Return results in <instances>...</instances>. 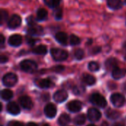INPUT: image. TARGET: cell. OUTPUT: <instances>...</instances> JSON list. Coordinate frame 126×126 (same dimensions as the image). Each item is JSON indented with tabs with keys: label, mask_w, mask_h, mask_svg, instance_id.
<instances>
[{
	"label": "cell",
	"mask_w": 126,
	"mask_h": 126,
	"mask_svg": "<svg viewBox=\"0 0 126 126\" xmlns=\"http://www.w3.org/2000/svg\"><path fill=\"white\" fill-rule=\"evenodd\" d=\"M22 19L20 15L13 13L8 19L7 22V26L10 30H15L18 27H19L21 25Z\"/></svg>",
	"instance_id": "obj_1"
},
{
	"label": "cell",
	"mask_w": 126,
	"mask_h": 126,
	"mask_svg": "<svg viewBox=\"0 0 126 126\" xmlns=\"http://www.w3.org/2000/svg\"><path fill=\"white\" fill-rule=\"evenodd\" d=\"M20 67L22 71L27 73H33L37 69V64L30 59H25L20 63Z\"/></svg>",
	"instance_id": "obj_2"
},
{
	"label": "cell",
	"mask_w": 126,
	"mask_h": 126,
	"mask_svg": "<svg viewBox=\"0 0 126 126\" xmlns=\"http://www.w3.org/2000/svg\"><path fill=\"white\" fill-rule=\"evenodd\" d=\"M51 55L55 61H63L67 59L68 53L60 48H52L50 50Z\"/></svg>",
	"instance_id": "obj_3"
},
{
	"label": "cell",
	"mask_w": 126,
	"mask_h": 126,
	"mask_svg": "<svg viewBox=\"0 0 126 126\" xmlns=\"http://www.w3.org/2000/svg\"><path fill=\"white\" fill-rule=\"evenodd\" d=\"M90 101L92 104L100 107V108H105L107 105V102L106 99L100 94L95 93L93 94L90 97Z\"/></svg>",
	"instance_id": "obj_4"
},
{
	"label": "cell",
	"mask_w": 126,
	"mask_h": 126,
	"mask_svg": "<svg viewBox=\"0 0 126 126\" xmlns=\"http://www.w3.org/2000/svg\"><path fill=\"white\" fill-rule=\"evenodd\" d=\"M27 33L30 36H41V35H44V30L42 26L36 23V24L27 26Z\"/></svg>",
	"instance_id": "obj_5"
},
{
	"label": "cell",
	"mask_w": 126,
	"mask_h": 126,
	"mask_svg": "<svg viewBox=\"0 0 126 126\" xmlns=\"http://www.w3.org/2000/svg\"><path fill=\"white\" fill-rule=\"evenodd\" d=\"M18 77L16 74H12V73H8L6 75L4 76L2 79L3 84L7 87H12L15 85V84L17 82Z\"/></svg>",
	"instance_id": "obj_6"
},
{
	"label": "cell",
	"mask_w": 126,
	"mask_h": 126,
	"mask_svg": "<svg viewBox=\"0 0 126 126\" xmlns=\"http://www.w3.org/2000/svg\"><path fill=\"white\" fill-rule=\"evenodd\" d=\"M111 101L112 104L116 107H122L126 103V99L124 96L120 94H114L111 97Z\"/></svg>",
	"instance_id": "obj_7"
},
{
	"label": "cell",
	"mask_w": 126,
	"mask_h": 126,
	"mask_svg": "<svg viewBox=\"0 0 126 126\" xmlns=\"http://www.w3.org/2000/svg\"><path fill=\"white\" fill-rule=\"evenodd\" d=\"M106 5L112 10H119L123 8L124 4L122 0H106Z\"/></svg>",
	"instance_id": "obj_8"
},
{
	"label": "cell",
	"mask_w": 126,
	"mask_h": 126,
	"mask_svg": "<svg viewBox=\"0 0 126 126\" xmlns=\"http://www.w3.org/2000/svg\"><path fill=\"white\" fill-rule=\"evenodd\" d=\"M22 43V36L19 34L11 35L8 39V44L13 47H18Z\"/></svg>",
	"instance_id": "obj_9"
},
{
	"label": "cell",
	"mask_w": 126,
	"mask_h": 126,
	"mask_svg": "<svg viewBox=\"0 0 126 126\" xmlns=\"http://www.w3.org/2000/svg\"><path fill=\"white\" fill-rule=\"evenodd\" d=\"M48 19V11L43 7H39L36 10L35 19L37 22H44Z\"/></svg>",
	"instance_id": "obj_10"
},
{
	"label": "cell",
	"mask_w": 126,
	"mask_h": 126,
	"mask_svg": "<svg viewBox=\"0 0 126 126\" xmlns=\"http://www.w3.org/2000/svg\"><path fill=\"white\" fill-rule=\"evenodd\" d=\"M88 117L89 120L92 122L98 121L101 117V113L97 109L92 108L88 111Z\"/></svg>",
	"instance_id": "obj_11"
},
{
	"label": "cell",
	"mask_w": 126,
	"mask_h": 126,
	"mask_svg": "<svg viewBox=\"0 0 126 126\" xmlns=\"http://www.w3.org/2000/svg\"><path fill=\"white\" fill-rule=\"evenodd\" d=\"M19 102L21 104V105L27 110H30L32 108L33 106V103L32 100L27 97V96H23L19 98Z\"/></svg>",
	"instance_id": "obj_12"
},
{
	"label": "cell",
	"mask_w": 126,
	"mask_h": 126,
	"mask_svg": "<svg viewBox=\"0 0 126 126\" xmlns=\"http://www.w3.org/2000/svg\"><path fill=\"white\" fill-rule=\"evenodd\" d=\"M67 108L71 112H78L82 108V104L78 100H73L67 104Z\"/></svg>",
	"instance_id": "obj_13"
},
{
	"label": "cell",
	"mask_w": 126,
	"mask_h": 126,
	"mask_svg": "<svg viewBox=\"0 0 126 126\" xmlns=\"http://www.w3.org/2000/svg\"><path fill=\"white\" fill-rule=\"evenodd\" d=\"M44 113L46 116L49 118H53L55 117L57 113L56 107L53 104H47L44 108Z\"/></svg>",
	"instance_id": "obj_14"
},
{
	"label": "cell",
	"mask_w": 126,
	"mask_h": 126,
	"mask_svg": "<svg viewBox=\"0 0 126 126\" xmlns=\"http://www.w3.org/2000/svg\"><path fill=\"white\" fill-rule=\"evenodd\" d=\"M67 97H68V94L65 90L58 91L54 94V100L55 102L58 103H61L64 102L67 99Z\"/></svg>",
	"instance_id": "obj_15"
},
{
	"label": "cell",
	"mask_w": 126,
	"mask_h": 126,
	"mask_svg": "<svg viewBox=\"0 0 126 126\" xmlns=\"http://www.w3.org/2000/svg\"><path fill=\"white\" fill-rule=\"evenodd\" d=\"M55 39L60 44L63 45H66L67 41H68V35L65 32L60 31V32H58L55 35Z\"/></svg>",
	"instance_id": "obj_16"
},
{
	"label": "cell",
	"mask_w": 126,
	"mask_h": 126,
	"mask_svg": "<svg viewBox=\"0 0 126 126\" xmlns=\"http://www.w3.org/2000/svg\"><path fill=\"white\" fill-rule=\"evenodd\" d=\"M7 110L10 114L13 115H17L20 113V108L15 102H9L7 106Z\"/></svg>",
	"instance_id": "obj_17"
},
{
	"label": "cell",
	"mask_w": 126,
	"mask_h": 126,
	"mask_svg": "<svg viewBox=\"0 0 126 126\" xmlns=\"http://www.w3.org/2000/svg\"><path fill=\"white\" fill-rule=\"evenodd\" d=\"M126 74V69L117 68H115V69L112 71V76H113V78H114L115 79H120L123 78V76H125Z\"/></svg>",
	"instance_id": "obj_18"
},
{
	"label": "cell",
	"mask_w": 126,
	"mask_h": 126,
	"mask_svg": "<svg viewBox=\"0 0 126 126\" xmlns=\"http://www.w3.org/2000/svg\"><path fill=\"white\" fill-rule=\"evenodd\" d=\"M61 1L62 0H43L45 5H47L48 7H49L52 10L60 7Z\"/></svg>",
	"instance_id": "obj_19"
},
{
	"label": "cell",
	"mask_w": 126,
	"mask_h": 126,
	"mask_svg": "<svg viewBox=\"0 0 126 126\" xmlns=\"http://www.w3.org/2000/svg\"><path fill=\"white\" fill-rule=\"evenodd\" d=\"M117 61L114 58H110L106 62V67L108 70H114L117 67Z\"/></svg>",
	"instance_id": "obj_20"
},
{
	"label": "cell",
	"mask_w": 126,
	"mask_h": 126,
	"mask_svg": "<svg viewBox=\"0 0 126 126\" xmlns=\"http://www.w3.org/2000/svg\"><path fill=\"white\" fill-rule=\"evenodd\" d=\"M9 19V14L7 10L1 8L0 10V25H3L6 22H7Z\"/></svg>",
	"instance_id": "obj_21"
},
{
	"label": "cell",
	"mask_w": 126,
	"mask_h": 126,
	"mask_svg": "<svg viewBox=\"0 0 126 126\" xmlns=\"http://www.w3.org/2000/svg\"><path fill=\"white\" fill-rule=\"evenodd\" d=\"M32 52L35 54L38 55H44L47 52V48L45 45H40L36 46L35 48L32 49Z\"/></svg>",
	"instance_id": "obj_22"
},
{
	"label": "cell",
	"mask_w": 126,
	"mask_h": 126,
	"mask_svg": "<svg viewBox=\"0 0 126 126\" xmlns=\"http://www.w3.org/2000/svg\"><path fill=\"white\" fill-rule=\"evenodd\" d=\"M83 82L89 85H92L96 82V79L94 76H93L92 75L88 74H85L83 76Z\"/></svg>",
	"instance_id": "obj_23"
},
{
	"label": "cell",
	"mask_w": 126,
	"mask_h": 126,
	"mask_svg": "<svg viewBox=\"0 0 126 126\" xmlns=\"http://www.w3.org/2000/svg\"><path fill=\"white\" fill-rule=\"evenodd\" d=\"M70 117L66 114H63L60 116L58 119V123L61 126H65L68 125L70 122Z\"/></svg>",
	"instance_id": "obj_24"
},
{
	"label": "cell",
	"mask_w": 126,
	"mask_h": 126,
	"mask_svg": "<svg viewBox=\"0 0 126 126\" xmlns=\"http://www.w3.org/2000/svg\"><path fill=\"white\" fill-rule=\"evenodd\" d=\"M37 85L41 88H48L52 85V82L49 79H43L38 82Z\"/></svg>",
	"instance_id": "obj_25"
},
{
	"label": "cell",
	"mask_w": 126,
	"mask_h": 126,
	"mask_svg": "<svg viewBox=\"0 0 126 126\" xmlns=\"http://www.w3.org/2000/svg\"><path fill=\"white\" fill-rule=\"evenodd\" d=\"M106 116L110 120H116L120 117V113L112 109H109L106 111Z\"/></svg>",
	"instance_id": "obj_26"
},
{
	"label": "cell",
	"mask_w": 126,
	"mask_h": 126,
	"mask_svg": "<svg viewBox=\"0 0 126 126\" xmlns=\"http://www.w3.org/2000/svg\"><path fill=\"white\" fill-rule=\"evenodd\" d=\"M52 15H53L55 20H58V21L61 20L63 19V10H62V8L58 7L54 9L52 11Z\"/></svg>",
	"instance_id": "obj_27"
},
{
	"label": "cell",
	"mask_w": 126,
	"mask_h": 126,
	"mask_svg": "<svg viewBox=\"0 0 126 126\" xmlns=\"http://www.w3.org/2000/svg\"><path fill=\"white\" fill-rule=\"evenodd\" d=\"M13 97V92L10 90L4 89L1 91V98L4 100H10Z\"/></svg>",
	"instance_id": "obj_28"
},
{
	"label": "cell",
	"mask_w": 126,
	"mask_h": 126,
	"mask_svg": "<svg viewBox=\"0 0 126 126\" xmlns=\"http://www.w3.org/2000/svg\"><path fill=\"white\" fill-rule=\"evenodd\" d=\"M69 41H70L71 45H72V46L78 45L80 43V39L75 34H71L70 38H69Z\"/></svg>",
	"instance_id": "obj_29"
},
{
	"label": "cell",
	"mask_w": 126,
	"mask_h": 126,
	"mask_svg": "<svg viewBox=\"0 0 126 126\" xmlns=\"http://www.w3.org/2000/svg\"><path fill=\"white\" fill-rule=\"evenodd\" d=\"M85 121H86V117L83 114H80V115L77 116L74 120V123L77 126L83 125L85 123Z\"/></svg>",
	"instance_id": "obj_30"
},
{
	"label": "cell",
	"mask_w": 126,
	"mask_h": 126,
	"mask_svg": "<svg viewBox=\"0 0 126 126\" xmlns=\"http://www.w3.org/2000/svg\"><path fill=\"white\" fill-rule=\"evenodd\" d=\"M88 67H89V69L91 71H97L100 68V66H99L98 63H97L96 62H89Z\"/></svg>",
	"instance_id": "obj_31"
},
{
	"label": "cell",
	"mask_w": 126,
	"mask_h": 126,
	"mask_svg": "<svg viewBox=\"0 0 126 126\" xmlns=\"http://www.w3.org/2000/svg\"><path fill=\"white\" fill-rule=\"evenodd\" d=\"M84 56V51L82 49H77L75 51V57L78 60H80Z\"/></svg>",
	"instance_id": "obj_32"
},
{
	"label": "cell",
	"mask_w": 126,
	"mask_h": 126,
	"mask_svg": "<svg viewBox=\"0 0 126 126\" xmlns=\"http://www.w3.org/2000/svg\"><path fill=\"white\" fill-rule=\"evenodd\" d=\"M26 22H27V26H29V25H32L36 24V22L37 21H36L35 18L32 15H30V16H28L26 18Z\"/></svg>",
	"instance_id": "obj_33"
},
{
	"label": "cell",
	"mask_w": 126,
	"mask_h": 126,
	"mask_svg": "<svg viewBox=\"0 0 126 126\" xmlns=\"http://www.w3.org/2000/svg\"><path fill=\"white\" fill-rule=\"evenodd\" d=\"M26 41H27V44H28L29 45L33 46V45L36 43V42L38 41V39H34V38H32V36H26Z\"/></svg>",
	"instance_id": "obj_34"
},
{
	"label": "cell",
	"mask_w": 126,
	"mask_h": 126,
	"mask_svg": "<svg viewBox=\"0 0 126 126\" xmlns=\"http://www.w3.org/2000/svg\"><path fill=\"white\" fill-rule=\"evenodd\" d=\"M52 70L56 73H61L64 70V67L63 65H57V66L54 67L52 68Z\"/></svg>",
	"instance_id": "obj_35"
},
{
	"label": "cell",
	"mask_w": 126,
	"mask_h": 126,
	"mask_svg": "<svg viewBox=\"0 0 126 126\" xmlns=\"http://www.w3.org/2000/svg\"><path fill=\"white\" fill-rule=\"evenodd\" d=\"M101 51V47L100 46H96L92 49V54H97Z\"/></svg>",
	"instance_id": "obj_36"
},
{
	"label": "cell",
	"mask_w": 126,
	"mask_h": 126,
	"mask_svg": "<svg viewBox=\"0 0 126 126\" xmlns=\"http://www.w3.org/2000/svg\"><path fill=\"white\" fill-rule=\"evenodd\" d=\"M9 126H24L21 123L19 122H12L10 123Z\"/></svg>",
	"instance_id": "obj_37"
},
{
	"label": "cell",
	"mask_w": 126,
	"mask_h": 126,
	"mask_svg": "<svg viewBox=\"0 0 126 126\" xmlns=\"http://www.w3.org/2000/svg\"><path fill=\"white\" fill-rule=\"evenodd\" d=\"M0 39H1V47H3L4 46V40H5V39H4V35L2 34V33H1L0 34Z\"/></svg>",
	"instance_id": "obj_38"
},
{
	"label": "cell",
	"mask_w": 126,
	"mask_h": 126,
	"mask_svg": "<svg viewBox=\"0 0 126 126\" xmlns=\"http://www.w3.org/2000/svg\"><path fill=\"white\" fill-rule=\"evenodd\" d=\"M0 60H1V63H5L6 62H7L8 59H7V57H6L5 56L1 55V59H0Z\"/></svg>",
	"instance_id": "obj_39"
},
{
	"label": "cell",
	"mask_w": 126,
	"mask_h": 126,
	"mask_svg": "<svg viewBox=\"0 0 126 126\" xmlns=\"http://www.w3.org/2000/svg\"><path fill=\"white\" fill-rule=\"evenodd\" d=\"M27 126H38V125L34 123H30L27 124Z\"/></svg>",
	"instance_id": "obj_40"
},
{
	"label": "cell",
	"mask_w": 126,
	"mask_h": 126,
	"mask_svg": "<svg viewBox=\"0 0 126 126\" xmlns=\"http://www.w3.org/2000/svg\"><path fill=\"white\" fill-rule=\"evenodd\" d=\"M113 126H124V125H123L121 123H116V124H114Z\"/></svg>",
	"instance_id": "obj_41"
},
{
	"label": "cell",
	"mask_w": 126,
	"mask_h": 126,
	"mask_svg": "<svg viewBox=\"0 0 126 126\" xmlns=\"http://www.w3.org/2000/svg\"><path fill=\"white\" fill-rule=\"evenodd\" d=\"M92 43V39H89V40H88V42H87V44H89V45H91Z\"/></svg>",
	"instance_id": "obj_42"
},
{
	"label": "cell",
	"mask_w": 126,
	"mask_h": 126,
	"mask_svg": "<svg viewBox=\"0 0 126 126\" xmlns=\"http://www.w3.org/2000/svg\"><path fill=\"white\" fill-rule=\"evenodd\" d=\"M123 48L126 50V41L124 42V44H123Z\"/></svg>",
	"instance_id": "obj_43"
},
{
	"label": "cell",
	"mask_w": 126,
	"mask_h": 126,
	"mask_svg": "<svg viewBox=\"0 0 126 126\" xmlns=\"http://www.w3.org/2000/svg\"><path fill=\"white\" fill-rule=\"evenodd\" d=\"M102 126H108V123H103L102 124Z\"/></svg>",
	"instance_id": "obj_44"
},
{
	"label": "cell",
	"mask_w": 126,
	"mask_h": 126,
	"mask_svg": "<svg viewBox=\"0 0 126 126\" xmlns=\"http://www.w3.org/2000/svg\"><path fill=\"white\" fill-rule=\"evenodd\" d=\"M123 4H124V5H126V0L123 1Z\"/></svg>",
	"instance_id": "obj_45"
},
{
	"label": "cell",
	"mask_w": 126,
	"mask_h": 126,
	"mask_svg": "<svg viewBox=\"0 0 126 126\" xmlns=\"http://www.w3.org/2000/svg\"><path fill=\"white\" fill-rule=\"evenodd\" d=\"M43 126H49V125H48V124H44Z\"/></svg>",
	"instance_id": "obj_46"
},
{
	"label": "cell",
	"mask_w": 126,
	"mask_h": 126,
	"mask_svg": "<svg viewBox=\"0 0 126 126\" xmlns=\"http://www.w3.org/2000/svg\"><path fill=\"white\" fill-rule=\"evenodd\" d=\"M94 126V125H93V124H91V125H89V126Z\"/></svg>",
	"instance_id": "obj_47"
},
{
	"label": "cell",
	"mask_w": 126,
	"mask_h": 126,
	"mask_svg": "<svg viewBox=\"0 0 126 126\" xmlns=\"http://www.w3.org/2000/svg\"><path fill=\"white\" fill-rule=\"evenodd\" d=\"M125 59H126V56H125Z\"/></svg>",
	"instance_id": "obj_48"
},
{
	"label": "cell",
	"mask_w": 126,
	"mask_h": 126,
	"mask_svg": "<svg viewBox=\"0 0 126 126\" xmlns=\"http://www.w3.org/2000/svg\"></svg>",
	"instance_id": "obj_49"
}]
</instances>
